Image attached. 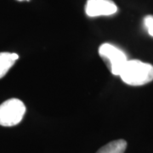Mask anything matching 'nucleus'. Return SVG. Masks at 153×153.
I'll return each instance as SVG.
<instances>
[{
  "instance_id": "obj_3",
  "label": "nucleus",
  "mask_w": 153,
  "mask_h": 153,
  "mask_svg": "<svg viewBox=\"0 0 153 153\" xmlns=\"http://www.w3.org/2000/svg\"><path fill=\"white\" fill-rule=\"evenodd\" d=\"M99 55L107 63L111 73L116 76L120 75L121 71L128 60L123 50L108 43L100 46Z\"/></svg>"
},
{
  "instance_id": "obj_4",
  "label": "nucleus",
  "mask_w": 153,
  "mask_h": 153,
  "mask_svg": "<svg viewBox=\"0 0 153 153\" xmlns=\"http://www.w3.org/2000/svg\"><path fill=\"white\" fill-rule=\"evenodd\" d=\"M117 7L112 0H87L85 13L88 16H107L114 15Z\"/></svg>"
},
{
  "instance_id": "obj_6",
  "label": "nucleus",
  "mask_w": 153,
  "mask_h": 153,
  "mask_svg": "<svg viewBox=\"0 0 153 153\" xmlns=\"http://www.w3.org/2000/svg\"><path fill=\"white\" fill-rule=\"evenodd\" d=\"M127 148V142L124 140H117L106 144L96 153H124Z\"/></svg>"
},
{
  "instance_id": "obj_5",
  "label": "nucleus",
  "mask_w": 153,
  "mask_h": 153,
  "mask_svg": "<svg viewBox=\"0 0 153 153\" xmlns=\"http://www.w3.org/2000/svg\"><path fill=\"white\" fill-rule=\"evenodd\" d=\"M19 59V55L16 53L1 52L0 53V78L4 77L16 61Z\"/></svg>"
},
{
  "instance_id": "obj_7",
  "label": "nucleus",
  "mask_w": 153,
  "mask_h": 153,
  "mask_svg": "<svg viewBox=\"0 0 153 153\" xmlns=\"http://www.w3.org/2000/svg\"><path fill=\"white\" fill-rule=\"evenodd\" d=\"M144 26L148 33L153 37V16H146L144 18Z\"/></svg>"
},
{
  "instance_id": "obj_8",
  "label": "nucleus",
  "mask_w": 153,
  "mask_h": 153,
  "mask_svg": "<svg viewBox=\"0 0 153 153\" xmlns=\"http://www.w3.org/2000/svg\"><path fill=\"white\" fill-rule=\"evenodd\" d=\"M18 1H24V0H18ZM27 1H29V0H27Z\"/></svg>"
},
{
  "instance_id": "obj_1",
  "label": "nucleus",
  "mask_w": 153,
  "mask_h": 153,
  "mask_svg": "<svg viewBox=\"0 0 153 153\" xmlns=\"http://www.w3.org/2000/svg\"><path fill=\"white\" fill-rule=\"evenodd\" d=\"M119 76L128 85H145L153 80V66L139 60H129L127 61Z\"/></svg>"
},
{
  "instance_id": "obj_2",
  "label": "nucleus",
  "mask_w": 153,
  "mask_h": 153,
  "mask_svg": "<svg viewBox=\"0 0 153 153\" xmlns=\"http://www.w3.org/2000/svg\"><path fill=\"white\" fill-rule=\"evenodd\" d=\"M26 105L21 100H7L0 105V125L12 127L22 122L26 113Z\"/></svg>"
}]
</instances>
